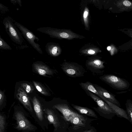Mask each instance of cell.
Returning a JSON list of instances; mask_svg holds the SVG:
<instances>
[{
    "instance_id": "20",
    "label": "cell",
    "mask_w": 132,
    "mask_h": 132,
    "mask_svg": "<svg viewBox=\"0 0 132 132\" xmlns=\"http://www.w3.org/2000/svg\"><path fill=\"white\" fill-rule=\"evenodd\" d=\"M127 114L129 119V121L132 123V102L130 100H127L126 104Z\"/></svg>"
},
{
    "instance_id": "6",
    "label": "cell",
    "mask_w": 132,
    "mask_h": 132,
    "mask_svg": "<svg viewBox=\"0 0 132 132\" xmlns=\"http://www.w3.org/2000/svg\"><path fill=\"white\" fill-rule=\"evenodd\" d=\"M14 96L27 110L31 112H32L33 109L28 95L22 88L16 84L15 86Z\"/></svg>"
},
{
    "instance_id": "10",
    "label": "cell",
    "mask_w": 132,
    "mask_h": 132,
    "mask_svg": "<svg viewBox=\"0 0 132 132\" xmlns=\"http://www.w3.org/2000/svg\"><path fill=\"white\" fill-rule=\"evenodd\" d=\"M85 92L87 95L96 102L100 110L105 113H114L109 105L100 98L90 92L85 91Z\"/></svg>"
},
{
    "instance_id": "24",
    "label": "cell",
    "mask_w": 132,
    "mask_h": 132,
    "mask_svg": "<svg viewBox=\"0 0 132 132\" xmlns=\"http://www.w3.org/2000/svg\"><path fill=\"white\" fill-rule=\"evenodd\" d=\"M5 125V118L0 114V132H4Z\"/></svg>"
},
{
    "instance_id": "31",
    "label": "cell",
    "mask_w": 132,
    "mask_h": 132,
    "mask_svg": "<svg viewBox=\"0 0 132 132\" xmlns=\"http://www.w3.org/2000/svg\"><path fill=\"white\" fill-rule=\"evenodd\" d=\"M111 48L110 46H108L107 47V49L108 51L110 50H111Z\"/></svg>"
},
{
    "instance_id": "32",
    "label": "cell",
    "mask_w": 132,
    "mask_h": 132,
    "mask_svg": "<svg viewBox=\"0 0 132 132\" xmlns=\"http://www.w3.org/2000/svg\"><path fill=\"white\" fill-rule=\"evenodd\" d=\"M83 132H92L90 130H86L84 131Z\"/></svg>"
},
{
    "instance_id": "25",
    "label": "cell",
    "mask_w": 132,
    "mask_h": 132,
    "mask_svg": "<svg viewBox=\"0 0 132 132\" xmlns=\"http://www.w3.org/2000/svg\"><path fill=\"white\" fill-rule=\"evenodd\" d=\"M6 100L4 91L0 89V106L2 105Z\"/></svg>"
},
{
    "instance_id": "30",
    "label": "cell",
    "mask_w": 132,
    "mask_h": 132,
    "mask_svg": "<svg viewBox=\"0 0 132 132\" xmlns=\"http://www.w3.org/2000/svg\"><path fill=\"white\" fill-rule=\"evenodd\" d=\"M88 14V12L87 11H85L84 12L83 16L84 18H86L87 17Z\"/></svg>"
},
{
    "instance_id": "15",
    "label": "cell",
    "mask_w": 132,
    "mask_h": 132,
    "mask_svg": "<svg viewBox=\"0 0 132 132\" xmlns=\"http://www.w3.org/2000/svg\"><path fill=\"white\" fill-rule=\"evenodd\" d=\"M104 101L109 105L114 113H115L117 115L129 120L127 113L124 110L116 105L108 101L105 99Z\"/></svg>"
},
{
    "instance_id": "28",
    "label": "cell",
    "mask_w": 132,
    "mask_h": 132,
    "mask_svg": "<svg viewBox=\"0 0 132 132\" xmlns=\"http://www.w3.org/2000/svg\"><path fill=\"white\" fill-rule=\"evenodd\" d=\"M123 5L127 6H129L131 5V3L130 2L127 0H125L123 2Z\"/></svg>"
},
{
    "instance_id": "17",
    "label": "cell",
    "mask_w": 132,
    "mask_h": 132,
    "mask_svg": "<svg viewBox=\"0 0 132 132\" xmlns=\"http://www.w3.org/2000/svg\"><path fill=\"white\" fill-rule=\"evenodd\" d=\"M46 112L48 120L53 125L54 130H55L60 125V123L57 116L51 109H47L46 110Z\"/></svg>"
},
{
    "instance_id": "2",
    "label": "cell",
    "mask_w": 132,
    "mask_h": 132,
    "mask_svg": "<svg viewBox=\"0 0 132 132\" xmlns=\"http://www.w3.org/2000/svg\"><path fill=\"white\" fill-rule=\"evenodd\" d=\"M36 30L48 35L51 38L60 39L70 40L75 37L76 36L72 31L68 29L44 27L38 28Z\"/></svg>"
},
{
    "instance_id": "23",
    "label": "cell",
    "mask_w": 132,
    "mask_h": 132,
    "mask_svg": "<svg viewBox=\"0 0 132 132\" xmlns=\"http://www.w3.org/2000/svg\"><path fill=\"white\" fill-rule=\"evenodd\" d=\"M0 49L5 50H11V47L1 37L0 35Z\"/></svg>"
},
{
    "instance_id": "7",
    "label": "cell",
    "mask_w": 132,
    "mask_h": 132,
    "mask_svg": "<svg viewBox=\"0 0 132 132\" xmlns=\"http://www.w3.org/2000/svg\"><path fill=\"white\" fill-rule=\"evenodd\" d=\"M104 62L98 59L87 61L85 64L87 68L93 73L101 74L104 71L105 66Z\"/></svg>"
},
{
    "instance_id": "21",
    "label": "cell",
    "mask_w": 132,
    "mask_h": 132,
    "mask_svg": "<svg viewBox=\"0 0 132 132\" xmlns=\"http://www.w3.org/2000/svg\"><path fill=\"white\" fill-rule=\"evenodd\" d=\"M16 84L22 88L26 93L32 92L34 90L33 87L30 84L27 82H21Z\"/></svg>"
},
{
    "instance_id": "29",
    "label": "cell",
    "mask_w": 132,
    "mask_h": 132,
    "mask_svg": "<svg viewBox=\"0 0 132 132\" xmlns=\"http://www.w3.org/2000/svg\"><path fill=\"white\" fill-rule=\"evenodd\" d=\"M87 52L89 54L91 55L94 54L95 53V52L94 51L91 50H89Z\"/></svg>"
},
{
    "instance_id": "16",
    "label": "cell",
    "mask_w": 132,
    "mask_h": 132,
    "mask_svg": "<svg viewBox=\"0 0 132 132\" xmlns=\"http://www.w3.org/2000/svg\"><path fill=\"white\" fill-rule=\"evenodd\" d=\"M79 85L85 91H88L92 92L99 97L101 98L103 101L105 99L98 93L94 87L93 84L89 81H87L85 82H81L79 83Z\"/></svg>"
},
{
    "instance_id": "27",
    "label": "cell",
    "mask_w": 132,
    "mask_h": 132,
    "mask_svg": "<svg viewBox=\"0 0 132 132\" xmlns=\"http://www.w3.org/2000/svg\"><path fill=\"white\" fill-rule=\"evenodd\" d=\"M10 1L12 3L14 4L17 3L20 6H22L21 0H11Z\"/></svg>"
},
{
    "instance_id": "11",
    "label": "cell",
    "mask_w": 132,
    "mask_h": 132,
    "mask_svg": "<svg viewBox=\"0 0 132 132\" xmlns=\"http://www.w3.org/2000/svg\"><path fill=\"white\" fill-rule=\"evenodd\" d=\"M33 67L34 70L39 75L45 77L53 75V70L43 63L36 62L34 63Z\"/></svg>"
},
{
    "instance_id": "5",
    "label": "cell",
    "mask_w": 132,
    "mask_h": 132,
    "mask_svg": "<svg viewBox=\"0 0 132 132\" xmlns=\"http://www.w3.org/2000/svg\"><path fill=\"white\" fill-rule=\"evenodd\" d=\"M14 24L19 29L21 33L30 44L39 54H42L43 51L40 45L35 42H38L39 38L36 36L32 31L20 23L15 22Z\"/></svg>"
},
{
    "instance_id": "18",
    "label": "cell",
    "mask_w": 132,
    "mask_h": 132,
    "mask_svg": "<svg viewBox=\"0 0 132 132\" xmlns=\"http://www.w3.org/2000/svg\"><path fill=\"white\" fill-rule=\"evenodd\" d=\"M73 107L80 113L90 117H97L94 112L92 110L87 108L72 104Z\"/></svg>"
},
{
    "instance_id": "14",
    "label": "cell",
    "mask_w": 132,
    "mask_h": 132,
    "mask_svg": "<svg viewBox=\"0 0 132 132\" xmlns=\"http://www.w3.org/2000/svg\"><path fill=\"white\" fill-rule=\"evenodd\" d=\"M32 102L36 114L39 120L42 121L43 119V112L40 102L36 96H34L32 99Z\"/></svg>"
},
{
    "instance_id": "12",
    "label": "cell",
    "mask_w": 132,
    "mask_h": 132,
    "mask_svg": "<svg viewBox=\"0 0 132 132\" xmlns=\"http://www.w3.org/2000/svg\"><path fill=\"white\" fill-rule=\"evenodd\" d=\"M93 84L98 93L105 99L118 106H120L114 95L101 87L96 84Z\"/></svg>"
},
{
    "instance_id": "9",
    "label": "cell",
    "mask_w": 132,
    "mask_h": 132,
    "mask_svg": "<svg viewBox=\"0 0 132 132\" xmlns=\"http://www.w3.org/2000/svg\"><path fill=\"white\" fill-rule=\"evenodd\" d=\"M53 108L60 111L63 114L65 119L68 121H70L74 116L80 115L72 111L66 104H56L54 105Z\"/></svg>"
},
{
    "instance_id": "22",
    "label": "cell",
    "mask_w": 132,
    "mask_h": 132,
    "mask_svg": "<svg viewBox=\"0 0 132 132\" xmlns=\"http://www.w3.org/2000/svg\"><path fill=\"white\" fill-rule=\"evenodd\" d=\"M83 121L82 118L80 115H79L72 117L70 121L75 125L82 126L84 125L82 122Z\"/></svg>"
},
{
    "instance_id": "4",
    "label": "cell",
    "mask_w": 132,
    "mask_h": 132,
    "mask_svg": "<svg viewBox=\"0 0 132 132\" xmlns=\"http://www.w3.org/2000/svg\"><path fill=\"white\" fill-rule=\"evenodd\" d=\"M61 68L67 75L73 78L83 76L86 72L82 66L76 63L65 62Z\"/></svg>"
},
{
    "instance_id": "1",
    "label": "cell",
    "mask_w": 132,
    "mask_h": 132,
    "mask_svg": "<svg viewBox=\"0 0 132 132\" xmlns=\"http://www.w3.org/2000/svg\"><path fill=\"white\" fill-rule=\"evenodd\" d=\"M3 23L6 32L12 40L18 45H23L24 40L22 35L13 23L11 18L9 16L5 17Z\"/></svg>"
},
{
    "instance_id": "19",
    "label": "cell",
    "mask_w": 132,
    "mask_h": 132,
    "mask_svg": "<svg viewBox=\"0 0 132 132\" xmlns=\"http://www.w3.org/2000/svg\"><path fill=\"white\" fill-rule=\"evenodd\" d=\"M32 82L36 88L41 93L46 96L49 95L47 90L41 84L35 81H33Z\"/></svg>"
},
{
    "instance_id": "13",
    "label": "cell",
    "mask_w": 132,
    "mask_h": 132,
    "mask_svg": "<svg viewBox=\"0 0 132 132\" xmlns=\"http://www.w3.org/2000/svg\"><path fill=\"white\" fill-rule=\"evenodd\" d=\"M45 50L47 53L50 55L55 57L60 55L62 52L59 45L54 42H48L45 46Z\"/></svg>"
},
{
    "instance_id": "26",
    "label": "cell",
    "mask_w": 132,
    "mask_h": 132,
    "mask_svg": "<svg viewBox=\"0 0 132 132\" xmlns=\"http://www.w3.org/2000/svg\"><path fill=\"white\" fill-rule=\"evenodd\" d=\"M0 10L3 12H5L9 11V9L7 6L0 3Z\"/></svg>"
},
{
    "instance_id": "8",
    "label": "cell",
    "mask_w": 132,
    "mask_h": 132,
    "mask_svg": "<svg viewBox=\"0 0 132 132\" xmlns=\"http://www.w3.org/2000/svg\"><path fill=\"white\" fill-rule=\"evenodd\" d=\"M17 123L16 128L20 130H29L33 129V126L21 111H17L15 114Z\"/></svg>"
},
{
    "instance_id": "3",
    "label": "cell",
    "mask_w": 132,
    "mask_h": 132,
    "mask_svg": "<svg viewBox=\"0 0 132 132\" xmlns=\"http://www.w3.org/2000/svg\"><path fill=\"white\" fill-rule=\"evenodd\" d=\"M99 78L112 88L118 90H126L130 86L129 83L126 80L112 75H104Z\"/></svg>"
}]
</instances>
